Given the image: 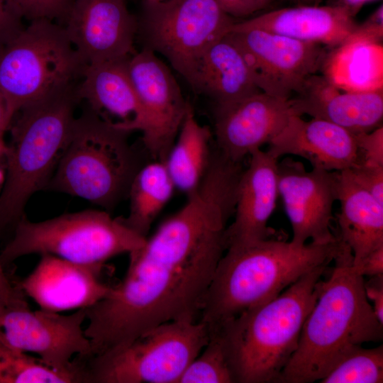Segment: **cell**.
<instances>
[{"instance_id":"30bf717a","label":"cell","mask_w":383,"mask_h":383,"mask_svg":"<svg viewBox=\"0 0 383 383\" xmlns=\"http://www.w3.org/2000/svg\"><path fill=\"white\" fill-rule=\"evenodd\" d=\"M234 23L214 0L143 1L137 35L190 84L203 55Z\"/></svg>"},{"instance_id":"9c48e42d","label":"cell","mask_w":383,"mask_h":383,"mask_svg":"<svg viewBox=\"0 0 383 383\" xmlns=\"http://www.w3.org/2000/svg\"><path fill=\"white\" fill-rule=\"evenodd\" d=\"M145 240L106 211L84 210L40 222L23 215L0 260L6 267L22 256L50 254L79 264L101 265L140 248Z\"/></svg>"},{"instance_id":"83f0119b","label":"cell","mask_w":383,"mask_h":383,"mask_svg":"<svg viewBox=\"0 0 383 383\" xmlns=\"http://www.w3.org/2000/svg\"><path fill=\"white\" fill-rule=\"evenodd\" d=\"M383 346H358L344 356L321 379V383H382Z\"/></svg>"},{"instance_id":"60d3db41","label":"cell","mask_w":383,"mask_h":383,"mask_svg":"<svg viewBox=\"0 0 383 383\" xmlns=\"http://www.w3.org/2000/svg\"><path fill=\"white\" fill-rule=\"evenodd\" d=\"M3 157L0 156V194L1 192V190L3 189L5 179H6V171L5 168L2 166L1 164V159Z\"/></svg>"},{"instance_id":"d6a6232c","label":"cell","mask_w":383,"mask_h":383,"mask_svg":"<svg viewBox=\"0 0 383 383\" xmlns=\"http://www.w3.org/2000/svg\"><path fill=\"white\" fill-rule=\"evenodd\" d=\"M382 38L383 6L381 4L364 22L357 24L346 43L378 45Z\"/></svg>"},{"instance_id":"7402d4cb","label":"cell","mask_w":383,"mask_h":383,"mask_svg":"<svg viewBox=\"0 0 383 383\" xmlns=\"http://www.w3.org/2000/svg\"><path fill=\"white\" fill-rule=\"evenodd\" d=\"M357 24L338 6L298 5L235 22L231 30L260 29L334 49L347 43Z\"/></svg>"},{"instance_id":"d6986e66","label":"cell","mask_w":383,"mask_h":383,"mask_svg":"<svg viewBox=\"0 0 383 383\" xmlns=\"http://www.w3.org/2000/svg\"><path fill=\"white\" fill-rule=\"evenodd\" d=\"M289 101L296 115L326 120L353 134L382 125V87L342 93L331 80L316 74Z\"/></svg>"},{"instance_id":"f546056e","label":"cell","mask_w":383,"mask_h":383,"mask_svg":"<svg viewBox=\"0 0 383 383\" xmlns=\"http://www.w3.org/2000/svg\"><path fill=\"white\" fill-rule=\"evenodd\" d=\"M74 0H6L11 13L18 19L33 21L48 19L65 23Z\"/></svg>"},{"instance_id":"1f68e13d","label":"cell","mask_w":383,"mask_h":383,"mask_svg":"<svg viewBox=\"0 0 383 383\" xmlns=\"http://www.w3.org/2000/svg\"><path fill=\"white\" fill-rule=\"evenodd\" d=\"M348 170L354 180L383 205V167L358 164Z\"/></svg>"},{"instance_id":"ffe728a7","label":"cell","mask_w":383,"mask_h":383,"mask_svg":"<svg viewBox=\"0 0 383 383\" xmlns=\"http://www.w3.org/2000/svg\"><path fill=\"white\" fill-rule=\"evenodd\" d=\"M274 158L292 155L306 160L313 168L339 172L360 162L354 134L326 120L305 121L293 115L268 143Z\"/></svg>"},{"instance_id":"d4e9b609","label":"cell","mask_w":383,"mask_h":383,"mask_svg":"<svg viewBox=\"0 0 383 383\" xmlns=\"http://www.w3.org/2000/svg\"><path fill=\"white\" fill-rule=\"evenodd\" d=\"M211 138L209 128L199 123L191 106L164 162L174 187L187 196L199 187L209 168Z\"/></svg>"},{"instance_id":"b9f144b4","label":"cell","mask_w":383,"mask_h":383,"mask_svg":"<svg viewBox=\"0 0 383 383\" xmlns=\"http://www.w3.org/2000/svg\"><path fill=\"white\" fill-rule=\"evenodd\" d=\"M298 3L299 5H318L323 0H294Z\"/></svg>"},{"instance_id":"6da1fadb","label":"cell","mask_w":383,"mask_h":383,"mask_svg":"<svg viewBox=\"0 0 383 383\" xmlns=\"http://www.w3.org/2000/svg\"><path fill=\"white\" fill-rule=\"evenodd\" d=\"M235 179L211 167L184 206L129 253L123 280L86 308L92 355L122 347L162 323L199 319L217 265L226 250Z\"/></svg>"},{"instance_id":"7bdbcfd3","label":"cell","mask_w":383,"mask_h":383,"mask_svg":"<svg viewBox=\"0 0 383 383\" xmlns=\"http://www.w3.org/2000/svg\"><path fill=\"white\" fill-rule=\"evenodd\" d=\"M272 1L273 0H257L261 9L266 8L272 2Z\"/></svg>"},{"instance_id":"484cf974","label":"cell","mask_w":383,"mask_h":383,"mask_svg":"<svg viewBox=\"0 0 383 383\" xmlns=\"http://www.w3.org/2000/svg\"><path fill=\"white\" fill-rule=\"evenodd\" d=\"M174 185L164 162L154 160L138 170L129 187V212L119 217L129 228L147 238L151 225L171 198Z\"/></svg>"},{"instance_id":"74e56055","label":"cell","mask_w":383,"mask_h":383,"mask_svg":"<svg viewBox=\"0 0 383 383\" xmlns=\"http://www.w3.org/2000/svg\"><path fill=\"white\" fill-rule=\"evenodd\" d=\"M231 17L243 18L261 10L257 0H214Z\"/></svg>"},{"instance_id":"44dd1931","label":"cell","mask_w":383,"mask_h":383,"mask_svg":"<svg viewBox=\"0 0 383 383\" xmlns=\"http://www.w3.org/2000/svg\"><path fill=\"white\" fill-rule=\"evenodd\" d=\"M128 59L86 65L76 94L101 120L131 133L140 131L143 111L129 76Z\"/></svg>"},{"instance_id":"d590c367","label":"cell","mask_w":383,"mask_h":383,"mask_svg":"<svg viewBox=\"0 0 383 383\" xmlns=\"http://www.w3.org/2000/svg\"><path fill=\"white\" fill-rule=\"evenodd\" d=\"M364 287L367 299L372 302L374 312L383 324V274L370 277L365 281Z\"/></svg>"},{"instance_id":"52a82bcc","label":"cell","mask_w":383,"mask_h":383,"mask_svg":"<svg viewBox=\"0 0 383 383\" xmlns=\"http://www.w3.org/2000/svg\"><path fill=\"white\" fill-rule=\"evenodd\" d=\"M209 338L201 321H170L122 347L74 361L80 383H177Z\"/></svg>"},{"instance_id":"277c9868","label":"cell","mask_w":383,"mask_h":383,"mask_svg":"<svg viewBox=\"0 0 383 383\" xmlns=\"http://www.w3.org/2000/svg\"><path fill=\"white\" fill-rule=\"evenodd\" d=\"M323 265L274 299L248 309L210 334L220 340L234 383H278L296 351L304 321L315 304Z\"/></svg>"},{"instance_id":"5b68a950","label":"cell","mask_w":383,"mask_h":383,"mask_svg":"<svg viewBox=\"0 0 383 383\" xmlns=\"http://www.w3.org/2000/svg\"><path fill=\"white\" fill-rule=\"evenodd\" d=\"M77 101L74 85L24 106L11 121V140L3 157L0 236L15 226L29 199L45 189L52 177L72 132Z\"/></svg>"},{"instance_id":"8992f818","label":"cell","mask_w":383,"mask_h":383,"mask_svg":"<svg viewBox=\"0 0 383 383\" xmlns=\"http://www.w3.org/2000/svg\"><path fill=\"white\" fill-rule=\"evenodd\" d=\"M89 109L75 118L72 132L45 189L84 199L106 210L128 195L140 169L127 137Z\"/></svg>"},{"instance_id":"ab89813d","label":"cell","mask_w":383,"mask_h":383,"mask_svg":"<svg viewBox=\"0 0 383 383\" xmlns=\"http://www.w3.org/2000/svg\"><path fill=\"white\" fill-rule=\"evenodd\" d=\"M11 120L6 102L0 91V140H4V134L9 128Z\"/></svg>"},{"instance_id":"5bb4252c","label":"cell","mask_w":383,"mask_h":383,"mask_svg":"<svg viewBox=\"0 0 383 383\" xmlns=\"http://www.w3.org/2000/svg\"><path fill=\"white\" fill-rule=\"evenodd\" d=\"M278 191L292 228V242L304 245L335 242L333 206L338 199L336 172L307 170L301 162L286 157L277 163Z\"/></svg>"},{"instance_id":"4dcf8cb0","label":"cell","mask_w":383,"mask_h":383,"mask_svg":"<svg viewBox=\"0 0 383 383\" xmlns=\"http://www.w3.org/2000/svg\"><path fill=\"white\" fill-rule=\"evenodd\" d=\"M359 164L383 167L382 125L369 132L354 134Z\"/></svg>"},{"instance_id":"ee69618b","label":"cell","mask_w":383,"mask_h":383,"mask_svg":"<svg viewBox=\"0 0 383 383\" xmlns=\"http://www.w3.org/2000/svg\"><path fill=\"white\" fill-rule=\"evenodd\" d=\"M146 1H161V0H143Z\"/></svg>"},{"instance_id":"e0dca14e","label":"cell","mask_w":383,"mask_h":383,"mask_svg":"<svg viewBox=\"0 0 383 383\" xmlns=\"http://www.w3.org/2000/svg\"><path fill=\"white\" fill-rule=\"evenodd\" d=\"M104 265L79 264L43 254L18 284L40 309L59 313L87 308L105 296L111 287L103 278Z\"/></svg>"},{"instance_id":"603a6c76","label":"cell","mask_w":383,"mask_h":383,"mask_svg":"<svg viewBox=\"0 0 383 383\" xmlns=\"http://www.w3.org/2000/svg\"><path fill=\"white\" fill-rule=\"evenodd\" d=\"M338 235L353 255V265L383 245V205L353 178L348 169L336 172Z\"/></svg>"},{"instance_id":"3957f363","label":"cell","mask_w":383,"mask_h":383,"mask_svg":"<svg viewBox=\"0 0 383 383\" xmlns=\"http://www.w3.org/2000/svg\"><path fill=\"white\" fill-rule=\"evenodd\" d=\"M339 240L296 245L269 238L227 249L219 260L205 295L199 321L209 333L243 312L277 296L300 277L330 264Z\"/></svg>"},{"instance_id":"9a60e30c","label":"cell","mask_w":383,"mask_h":383,"mask_svg":"<svg viewBox=\"0 0 383 383\" xmlns=\"http://www.w3.org/2000/svg\"><path fill=\"white\" fill-rule=\"evenodd\" d=\"M62 26L85 65L126 59L135 52L138 19L124 0H74Z\"/></svg>"},{"instance_id":"4316f807","label":"cell","mask_w":383,"mask_h":383,"mask_svg":"<svg viewBox=\"0 0 383 383\" xmlns=\"http://www.w3.org/2000/svg\"><path fill=\"white\" fill-rule=\"evenodd\" d=\"M0 383H77L71 374L45 365L0 340Z\"/></svg>"},{"instance_id":"f1b7e54d","label":"cell","mask_w":383,"mask_h":383,"mask_svg":"<svg viewBox=\"0 0 383 383\" xmlns=\"http://www.w3.org/2000/svg\"><path fill=\"white\" fill-rule=\"evenodd\" d=\"M177 383H234L233 377L219 339L209 340L185 369Z\"/></svg>"},{"instance_id":"4fadbf2b","label":"cell","mask_w":383,"mask_h":383,"mask_svg":"<svg viewBox=\"0 0 383 383\" xmlns=\"http://www.w3.org/2000/svg\"><path fill=\"white\" fill-rule=\"evenodd\" d=\"M128 70L142 108L143 145L154 160L165 162L191 105L169 67L151 50L135 52Z\"/></svg>"},{"instance_id":"8d00e7d4","label":"cell","mask_w":383,"mask_h":383,"mask_svg":"<svg viewBox=\"0 0 383 383\" xmlns=\"http://www.w3.org/2000/svg\"><path fill=\"white\" fill-rule=\"evenodd\" d=\"M353 267L362 277L383 274V245L370 252Z\"/></svg>"},{"instance_id":"836d02e7","label":"cell","mask_w":383,"mask_h":383,"mask_svg":"<svg viewBox=\"0 0 383 383\" xmlns=\"http://www.w3.org/2000/svg\"><path fill=\"white\" fill-rule=\"evenodd\" d=\"M28 305L18 281L10 277L0 260V309Z\"/></svg>"},{"instance_id":"cb8c5ba5","label":"cell","mask_w":383,"mask_h":383,"mask_svg":"<svg viewBox=\"0 0 383 383\" xmlns=\"http://www.w3.org/2000/svg\"><path fill=\"white\" fill-rule=\"evenodd\" d=\"M226 35L203 55L189 84L196 94L209 98L215 105L261 92L242 53Z\"/></svg>"},{"instance_id":"8fae6325","label":"cell","mask_w":383,"mask_h":383,"mask_svg":"<svg viewBox=\"0 0 383 383\" xmlns=\"http://www.w3.org/2000/svg\"><path fill=\"white\" fill-rule=\"evenodd\" d=\"M226 35L242 53L258 89L283 100L323 69L329 54L321 44L260 29L231 30Z\"/></svg>"},{"instance_id":"ba28073f","label":"cell","mask_w":383,"mask_h":383,"mask_svg":"<svg viewBox=\"0 0 383 383\" xmlns=\"http://www.w3.org/2000/svg\"><path fill=\"white\" fill-rule=\"evenodd\" d=\"M85 66L62 26L48 19L30 21L0 46V91L11 118L24 106L74 86Z\"/></svg>"},{"instance_id":"f35d334b","label":"cell","mask_w":383,"mask_h":383,"mask_svg":"<svg viewBox=\"0 0 383 383\" xmlns=\"http://www.w3.org/2000/svg\"><path fill=\"white\" fill-rule=\"evenodd\" d=\"M374 0H330L328 4L338 6L355 18L362 6Z\"/></svg>"},{"instance_id":"2e32d148","label":"cell","mask_w":383,"mask_h":383,"mask_svg":"<svg viewBox=\"0 0 383 383\" xmlns=\"http://www.w3.org/2000/svg\"><path fill=\"white\" fill-rule=\"evenodd\" d=\"M296 115L289 100L259 92L240 100L215 105L217 150L228 160H243L268 144Z\"/></svg>"},{"instance_id":"7c38bea8","label":"cell","mask_w":383,"mask_h":383,"mask_svg":"<svg viewBox=\"0 0 383 383\" xmlns=\"http://www.w3.org/2000/svg\"><path fill=\"white\" fill-rule=\"evenodd\" d=\"M86 308L62 315L29 306L0 309V340L24 353H33L55 370L74 375L77 355H90L91 345L82 328Z\"/></svg>"},{"instance_id":"7a4b0ae2","label":"cell","mask_w":383,"mask_h":383,"mask_svg":"<svg viewBox=\"0 0 383 383\" xmlns=\"http://www.w3.org/2000/svg\"><path fill=\"white\" fill-rule=\"evenodd\" d=\"M338 240L331 273L318 283L316 301L278 383L319 382L354 348L383 339V324L366 297L364 277L354 269L350 248Z\"/></svg>"},{"instance_id":"ac0fdd59","label":"cell","mask_w":383,"mask_h":383,"mask_svg":"<svg viewBox=\"0 0 383 383\" xmlns=\"http://www.w3.org/2000/svg\"><path fill=\"white\" fill-rule=\"evenodd\" d=\"M249 156L238 184L233 220L225 233L226 250L272 237L267 223L279 196L278 160L261 149Z\"/></svg>"},{"instance_id":"e575fe53","label":"cell","mask_w":383,"mask_h":383,"mask_svg":"<svg viewBox=\"0 0 383 383\" xmlns=\"http://www.w3.org/2000/svg\"><path fill=\"white\" fill-rule=\"evenodd\" d=\"M21 21L11 13L6 0H0V46L23 28Z\"/></svg>"}]
</instances>
